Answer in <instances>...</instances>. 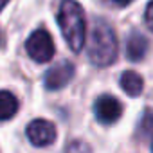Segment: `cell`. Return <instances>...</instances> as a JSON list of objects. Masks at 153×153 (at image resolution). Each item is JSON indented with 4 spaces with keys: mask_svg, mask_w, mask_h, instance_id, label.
<instances>
[{
    "mask_svg": "<svg viewBox=\"0 0 153 153\" xmlns=\"http://www.w3.org/2000/svg\"><path fill=\"white\" fill-rule=\"evenodd\" d=\"M27 139L38 148L49 146V144H52L56 140V128H54V124L51 121L34 119L27 126Z\"/></svg>",
    "mask_w": 153,
    "mask_h": 153,
    "instance_id": "5",
    "label": "cell"
},
{
    "mask_svg": "<svg viewBox=\"0 0 153 153\" xmlns=\"http://www.w3.org/2000/svg\"><path fill=\"white\" fill-rule=\"evenodd\" d=\"M7 2H9V0H0V11L6 7V4H7Z\"/></svg>",
    "mask_w": 153,
    "mask_h": 153,
    "instance_id": "14",
    "label": "cell"
},
{
    "mask_svg": "<svg viewBox=\"0 0 153 153\" xmlns=\"http://www.w3.org/2000/svg\"><path fill=\"white\" fill-rule=\"evenodd\" d=\"M58 24L68 47L74 52L81 51L87 42V22L83 7L74 0H63L58 11Z\"/></svg>",
    "mask_w": 153,
    "mask_h": 153,
    "instance_id": "1",
    "label": "cell"
},
{
    "mask_svg": "<svg viewBox=\"0 0 153 153\" xmlns=\"http://www.w3.org/2000/svg\"><path fill=\"white\" fill-rule=\"evenodd\" d=\"M148 52V40L139 31H131L126 42V56L130 61H140Z\"/></svg>",
    "mask_w": 153,
    "mask_h": 153,
    "instance_id": "7",
    "label": "cell"
},
{
    "mask_svg": "<svg viewBox=\"0 0 153 153\" xmlns=\"http://www.w3.org/2000/svg\"><path fill=\"white\" fill-rule=\"evenodd\" d=\"M74 76V65L67 59L56 63L54 67H51L45 74V88L49 90H58V88H63Z\"/></svg>",
    "mask_w": 153,
    "mask_h": 153,
    "instance_id": "6",
    "label": "cell"
},
{
    "mask_svg": "<svg viewBox=\"0 0 153 153\" xmlns=\"http://www.w3.org/2000/svg\"><path fill=\"white\" fill-rule=\"evenodd\" d=\"M144 22H146L148 29H149V31H153V2H149V4H148V7H146V13H144Z\"/></svg>",
    "mask_w": 153,
    "mask_h": 153,
    "instance_id": "12",
    "label": "cell"
},
{
    "mask_svg": "<svg viewBox=\"0 0 153 153\" xmlns=\"http://www.w3.org/2000/svg\"><path fill=\"white\" fill-rule=\"evenodd\" d=\"M140 131L146 133V135L153 131V112H146L144 114L142 123H140Z\"/></svg>",
    "mask_w": 153,
    "mask_h": 153,
    "instance_id": "11",
    "label": "cell"
},
{
    "mask_svg": "<svg viewBox=\"0 0 153 153\" xmlns=\"http://www.w3.org/2000/svg\"><path fill=\"white\" fill-rule=\"evenodd\" d=\"M18 112V99L9 90H0V121H9Z\"/></svg>",
    "mask_w": 153,
    "mask_h": 153,
    "instance_id": "9",
    "label": "cell"
},
{
    "mask_svg": "<svg viewBox=\"0 0 153 153\" xmlns=\"http://www.w3.org/2000/svg\"><path fill=\"white\" fill-rule=\"evenodd\" d=\"M94 112H96V117H97L99 123L114 124V123L119 121V117L123 114V105L117 97L105 94V96L97 97V101L94 105Z\"/></svg>",
    "mask_w": 153,
    "mask_h": 153,
    "instance_id": "4",
    "label": "cell"
},
{
    "mask_svg": "<svg viewBox=\"0 0 153 153\" xmlns=\"http://www.w3.org/2000/svg\"><path fill=\"white\" fill-rule=\"evenodd\" d=\"M88 58L97 67H108L117 58V36L112 25L97 18L90 31L88 40Z\"/></svg>",
    "mask_w": 153,
    "mask_h": 153,
    "instance_id": "2",
    "label": "cell"
},
{
    "mask_svg": "<svg viewBox=\"0 0 153 153\" xmlns=\"http://www.w3.org/2000/svg\"><path fill=\"white\" fill-rule=\"evenodd\" d=\"M67 153H92V151H90V146L87 142H83V140H74V142L68 144Z\"/></svg>",
    "mask_w": 153,
    "mask_h": 153,
    "instance_id": "10",
    "label": "cell"
},
{
    "mask_svg": "<svg viewBox=\"0 0 153 153\" xmlns=\"http://www.w3.org/2000/svg\"><path fill=\"white\" fill-rule=\"evenodd\" d=\"M112 2H115L117 6H123V7H124V6H128V4L131 2V0H112Z\"/></svg>",
    "mask_w": 153,
    "mask_h": 153,
    "instance_id": "13",
    "label": "cell"
},
{
    "mask_svg": "<svg viewBox=\"0 0 153 153\" xmlns=\"http://www.w3.org/2000/svg\"><path fill=\"white\" fill-rule=\"evenodd\" d=\"M142 85H144L142 83V78H140L137 72H133V70H124L123 72V76H121V87H123V90L128 96H131V97L140 96Z\"/></svg>",
    "mask_w": 153,
    "mask_h": 153,
    "instance_id": "8",
    "label": "cell"
},
{
    "mask_svg": "<svg viewBox=\"0 0 153 153\" xmlns=\"http://www.w3.org/2000/svg\"><path fill=\"white\" fill-rule=\"evenodd\" d=\"M25 49L27 54L38 61V63H47L49 59H52L54 56V42L52 36L49 34V31L45 29H36L25 42Z\"/></svg>",
    "mask_w": 153,
    "mask_h": 153,
    "instance_id": "3",
    "label": "cell"
}]
</instances>
